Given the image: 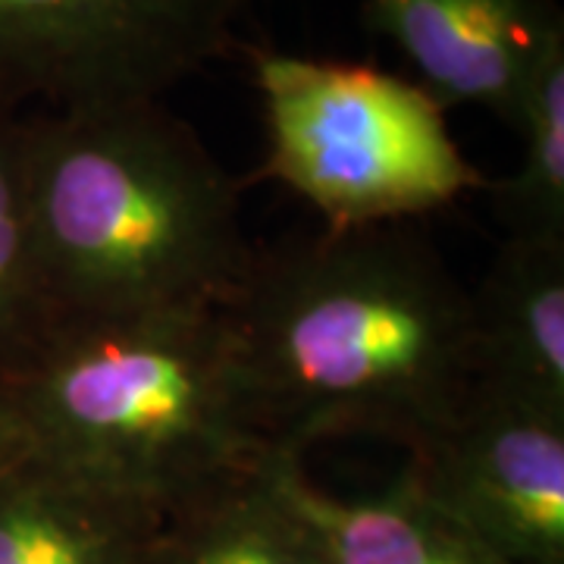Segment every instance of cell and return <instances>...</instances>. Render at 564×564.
<instances>
[{
    "label": "cell",
    "instance_id": "obj_1",
    "mask_svg": "<svg viewBox=\"0 0 564 564\" xmlns=\"http://www.w3.org/2000/svg\"><path fill=\"white\" fill-rule=\"evenodd\" d=\"M223 311L276 455L364 436L414 458L474 389L467 289L404 223L254 254Z\"/></svg>",
    "mask_w": 564,
    "mask_h": 564
},
{
    "label": "cell",
    "instance_id": "obj_2",
    "mask_svg": "<svg viewBox=\"0 0 564 564\" xmlns=\"http://www.w3.org/2000/svg\"><path fill=\"white\" fill-rule=\"evenodd\" d=\"M47 326L226 304L251 267L239 185L161 101L20 117Z\"/></svg>",
    "mask_w": 564,
    "mask_h": 564
},
{
    "label": "cell",
    "instance_id": "obj_3",
    "mask_svg": "<svg viewBox=\"0 0 564 564\" xmlns=\"http://www.w3.org/2000/svg\"><path fill=\"white\" fill-rule=\"evenodd\" d=\"M7 380L39 458L163 514L273 455L223 304L54 323Z\"/></svg>",
    "mask_w": 564,
    "mask_h": 564
},
{
    "label": "cell",
    "instance_id": "obj_4",
    "mask_svg": "<svg viewBox=\"0 0 564 564\" xmlns=\"http://www.w3.org/2000/svg\"><path fill=\"white\" fill-rule=\"evenodd\" d=\"M261 95L263 173L295 192L326 229L417 220L486 188L443 104L373 63L276 47L248 54Z\"/></svg>",
    "mask_w": 564,
    "mask_h": 564
},
{
    "label": "cell",
    "instance_id": "obj_5",
    "mask_svg": "<svg viewBox=\"0 0 564 564\" xmlns=\"http://www.w3.org/2000/svg\"><path fill=\"white\" fill-rule=\"evenodd\" d=\"M251 0H0V101H161L232 47Z\"/></svg>",
    "mask_w": 564,
    "mask_h": 564
},
{
    "label": "cell",
    "instance_id": "obj_6",
    "mask_svg": "<svg viewBox=\"0 0 564 564\" xmlns=\"http://www.w3.org/2000/svg\"><path fill=\"white\" fill-rule=\"evenodd\" d=\"M404 470L502 564H564V417L470 392Z\"/></svg>",
    "mask_w": 564,
    "mask_h": 564
},
{
    "label": "cell",
    "instance_id": "obj_7",
    "mask_svg": "<svg viewBox=\"0 0 564 564\" xmlns=\"http://www.w3.org/2000/svg\"><path fill=\"white\" fill-rule=\"evenodd\" d=\"M364 22L448 107H480L518 129L540 63L564 39L558 0H364Z\"/></svg>",
    "mask_w": 564,
    "mask_h": 564
},
{
    "label": "cell",
    "instance_id": "obj_8",
    "mask_svg": "<svg viewBox=\"0 0 564 564\" xmlns=\"http://www.w3.org/2000/svg\"><path fill=\"white\" fill-rule=\"evenodd\" d=\"M467 299L470 392L564 417V245L505 239Z\"/></svg>",
    "mask_w": 564,
    "mask_h": 564
},
{
    "label": "cell",
    "instance_id": "obj_9",
    "mask_svg": "<svg viewBox=\"0 0 564 564\" xmlns=\"http://www.w3.org/2000/svg\"><path fill=\"white\" fill-rule=\"evenodd\" d=\"M161 521L39 455L0 477V564H144Z\"/></svg>",
    "mask_w": 564,
    "mask_h": 564
},
{
    "label": "cell",
    "instance_id": "obj_10",
    "mask_svg": "<svg viewBox=\"0 0 564 564\" xmlns=\"http://www.w3.org/2000/svg\"><path fill=\"white\" fill-rule=\"evenodd\" d=\"M270 474L317 533L329 564H502L448 521L399 470L377 492L336 496L304 474L302 458L270 455Z\"/></svg>",
    "mask_w": 564,
    "mask_h": 564
},
{
    "label": "cell",
    "instance_id": "obj_11",
    "mask_svg": "<svg viewBox=\"0 0 564 564\" xmlns=\"http://www.w3.org/2000/svg\"><path fill=\"white\" fill-rule=\"evenodd\" d=\"M144 564H329L267 462L163 514Z\"/></svg>",
    "mask_w": 564,
    "mask_h": 564
},
{
    "label": "cell",
    "instance_id": "obj_12",
    "mask_svg": "<svg viewBox=\"0 0 564 564\" xmlns=\"http://www.w3.org/2000/svg\"><path fill=\"white\" fill-rule=\"evenodd\" d=\"M514 132L521 161L489 185L505 239L564 245V39L540 63Z\"/></svg>",
    "mask_w": 564,
    "mask_h": 564
},
{
    "label": "cell",
    "instance_id": "obj_13",
    "mask_svg": "<svg viewBox=\"0 0 564 564\" xmlns=\"http://www.w3.org/2000/svg\"><path fill=\"white\" fill-rule=\"evenodd\" d=\"M47 329L20 166V113L0 101V373L10 377Z\"/></svg>",
    "mask_w": 564,
    "mask_h": 564
},
{
    "label": "cell",
    "instance_id": "obj_14",
    "mask_svg": "<svg viewBox=\"0 0 564 564\" xmlns=\"http://www.w3.org/2000/svg\"><path fill=\"white\" fill-rule=\"evenodd\" d=\"M32 455H35V443H32L29 423L22 417L10 380L0 373V477L20 467Z\"/></svg>",
    "mask_w": 564,
    "mask_h": 564
}]
</instances>
